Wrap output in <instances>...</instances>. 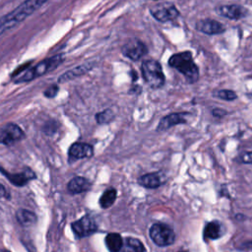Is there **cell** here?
<instances>
[{
    "instance_id": "1",
    "label": "cell",
    "mask_w": 252,
    "mask_h": 252,
    "mask_svg": "<svg viewBox=\"0 0 252 252\" xmlns=\"http://www.w3.org/2000/svg\"><path fill=\"white\" fill-rule=\"evenodd\" d=\"M48 0H25L14 10L0 17V35L15 28L38 10Z\"/></svg>"
},
{
    "instance_id": "2",
    "label": "cell",
    "mask_w": 252,
    "mask_h": 252,
    "mask_svg": "<svg viewBox=\"0 0 252 252\" xmlns=\"http://www.w3.org/2000/svg\"><path fill=\"white\" fill-rule=\"evenodd\" d=\"M64 59H65L64 54H56L54 56L45 58L39 61L34 66L29 67L24 72L13 77V81L16 84L31 82L42 75H45L55 70L57 67H59L63 63Z\"/></svg>"
},
{
    "instance_id": "3",
    "label": "cell",
    "mask_w": 252,
    "mask_h": 252,
    "mask_svg": "<svg viewBox=\"0 0 252 252\" xmlns=\"http://www.w3.org/2000/svg\"><path fill=\"white\" fill-rule=\"evenodd\" d=\"M168 65L180 72L189 84H194L199 79V68L195 64L190 51L175 53L168 59Z\"/></svg>"
},
{
    "instance_id": "4",
    "label": "cell",
    "mask_w": 252,
    "mask_h": 252,
    "mask_svg": "<svg viewBox=\"0 0 252 252\" xmlns=\"http://www.w3.org/2000/svg\"><path fill=\"white\" fill-rule=\"evenodd\" d=\"M142 76L152 89H159L164 85L165 77L161 65L154 59L145 60L141 65Z\"/></svg>"
},
{
    "instance_id": "5",
    "label": "cell",
    "mask_w": 252,
    "mask_h": 252,
    "mask_svg": "<svg viewBox=\"0 0 252 252\" xmlns=\"http://www.w3.org/2000/svg\"><path fill=\"white\" fill-rule=\"evenodd\" d=\"M149 235L153 242L159 247L169 246L175 241V232L164 223H154L150 227Z\"/></svg>"
},
{
    "instance_id": "6",
    "label": "cell",
    "mask_w": 252,
    "mask_h": 252,
    "mask_svg": "<svg viewBox=\"0 0 252 252\" xmlns=\"http://www.w3.org/2000/svg\"><path fill=\"white\" fill-rule=\"evenodd\" d=\"M151 15L158 22L165 23L176 19L179 15L177 8L169 2H161L150 8Z\"/></svg>"
},
{
    "instance_id": "7",
    "label": "cell",
    "mask_w": 252,
    "mask_h": 252,
    "mask_svg": "<svg viewBox=\"0 0 252 252\" xmlns=\"http://www.w3.org/2000/svg\"><path fill=\"white\" fill-rule=\"evenodd\" d=\"M121 52L125 57L133 61H138L148 53V48L140 39L131 38L123 44L121 47Z\"/></svg>"
},
{
    "instance_id": "8",
    "label": "cell",
    "mask_w": 252,
    "mask_h": 252,
    "mask_svg": "<svg viewBox=\"0 0 252 252\" xmlns=\"http://www.w3.org/2000/svg\"><path fill=\"white\" fill-rule=\"evenodd\" d=\"M25 138L24 131L14 123H7L0 127V144L10 146Z\"/></svg>"
},
{
    "instance_id": "9",
    "label": "cell",
    "mask_w": 252,
    "mask_h": 252,
    "mask_svg": "<svg viewBox=\"0 0 252 252\" xmlns=\"http://www.w3.org/2000/svg\"><path fill=\"white\" fill-rule=\"evenodd\" d=\"M71 226H72V230H73L74 234L78 238L89 236V235L94 233L95 230L97 229V226H96L94 220L89 216H85V217L81 218L80 220L72 222Z\"/></svg>"
},
{
    "instance_id": "10",
    "label": "cell",
    "mask_w": 252,
    "mask_h": 252,
    "mask_svg": "<svg viewBox=\"0 0 252 252\" xmlns=\"http://www.w3.org/2000/svg\"><path fill=\"white\" fill-rule=\"evenodd\" d=\"M187 115L186 112H174L170 113L166 116H163L157 127L158 131H165L169 129L172 126L178 125V124H185L187 123Z\"/></svg>"
},
{
    "instance_id": "11",
    "label": "cell",
    "mask_w": 252,
    "mask_h": 252,
    "mask_svg": "<svg viewBox=\"0 0 252 252\" xmlns=\"http://www.w3.org/2000/svg\"><path fill=\"white\" fill-rule=\"evenodd\" d=\"M216 12L224 18L230 19V20H238L241 19L243 17H245L247 11L244 7L240 6V5H235V4H231V5H221L219 6L216 9Z\"/></svg>"
},
{
    "instance_id": "12",
    "label": "cell",
    "mask_w": 252,
    "mask_h": 252,
    "mask_svg": "<svg viewBox=\"0 0 252 252\" xmlns=\"http://www.w3.org/2000/svg\"><path fill=\"white\" fill-rule=\"evenodd\" d=\"M196 30L206 34H219V33H222L225 28L216 20L204 19L197 22Z\"/></svg>"
},
{
    "instance_id": "13",
    "label": "cell",
    "mask_w": 252,
    "mask_h": 252,
    "mask_svg": "<svg viewBox=\"0 0 252 252\" xmlns=\"http://www.w3.org/2000/svg\"><path fill=\"white\" fill-rule=\"evenodd\" d=\"M93 146L87 143H74L69 149V159L76 160L80 158H86L93 156Z\"/></svg>"
},
{
    "instance_id": "14",
    "label": "cell",
    "mask_w": 252,
    "mask_h": 252,
    "mask_svg": "<svg viewBox=\"0 0 252 252\" xmlns=\"http://www.w3.org/2000/svg\"><path fill=\"white\" fill-rule=\"evenodd\" d=\"M0 171L2 172L3 175H5V177L14 185L16 186H24L26 185L31 179L35 178V174L30 169H26L24 172L21 173H10L6 170H4L3 168L0 167Z\"/></svg>"
},
{
    "instance_id": "15",
    "label": "cell",
    "mask_w": 252,
    "mask_h": 252,
    "mask_svg": "<svg viewBox=\"0 0 252 252\" xmlns=\"http://www.w3.org/2000/svg\"><path fill=\"white\" fill-rule=\"evenodd\" d=\"M94 64L92 62L89 63H84L79 66H76L75 68L63 73L59 78H58V83H65L67 81L73 80L77 77H81L85 74H87L89 71H91L94 68Z\"/></svg>"
},
{
    "instance_id": "16",
    "label": "cell",
    "mask_w": 252,
    "mask_h": 252,
    "mask_svg": "<svg viewBox=\"0 0 252 252\" xmlns=\"http://www.w3.org/2000/svg\"><path fill=\"white\" fill-rule=\"evenodd\" d=\"M223 225L219 220H211L205 226L203 230L204 240H216L222 236Z\"/></svg>"
},
{
    "instance_id": "17",
    "label": "cell",
    "mask_w": 252,
    "mask_h": 252,
    "mask_svg": "<svg viewBox=\"0 0 252 252\" xmlns=\"http://www.w3.org/2000/svg\"><path fill=\"white\" fill-rule=\"evenodd\" d=\"M138 183L145 188L155 189L163 183V179L160 172H151L142 175L138 179Z\"/></svg>"
},
{
    "instance_id": "18",
    "label": "cell",
    "mask_w": 252,
    "mask_h": 252,
    "mask_svg": "<svg viewBox=\"0 0 252 252\" xmlns=\"http://www.w3.org/2000/svg\"><path fill=\"white\" fill-rule=\"evenodd\" d=\"M67 188H68L69 192H71L73 194H80L82 192L88 191L91 188V183L85 177L76 176L69 181Z\"/></svg>"
},
{
    "instance_id": "19",
    "label": "cell",
    "mask_w": 252,
    "mask_h": 252,
    "mask_svg": "<svg viewBox=\"0 0 252 252\" xmlns=\"http://www.w3.org/2000/svg\"><path fill=\"white\" fill-rule=\"evenodd\" d=\"M105 244L109 252H120L123 246V239L118 233H108L105 237Z\"/></svg>"
},
{
    "instance_id": "20",
    "label": "cell",
    "mask_w": 252,
    "mask_h": 252,
    "mask_svg": "<svg viewBox=\"0 0 252 252\" xmlns=\"http://www.w3.org/2000/svg\"><path fill=\"white\" fill-rule=\"evenodd\" d=\"M16 217H17L18 221L23 225H31V224L34 223L36 220V216L33 213L24 210V209L18 210Z\"/></svg>"
},
{
    "instance_id": "21",
    "label": "cell",
    "mask_w": 252,
    "mask_h": 252,
    "mask_svg": "<svg viewBox=\"0 0 252 252\" xmlns=\"http://www.w3.org/2000/svg\"><path fill=\"white\" fill-rule=\"evenodd\" d=\"M116 200V190L115 189H108L103 192L99 199V205L103 209H107L113 205Z\"/></svg>"
},
{
    "instance_id": "22",
    "label": "cell",
    "mask_w": 252,
    "mask_h": 252,
    "mask_svg": "<svg viewBox=\"0 0 252 252\" xmlns=\"http://www.w3.org/2000/svg\"><path fill=\"white\" fill-rule=\"evenodd\" d=\"M126 248L129 252H147L144 244L137 238H126Z\"/></svg>"
},
{
    "instance_id": "23",
    "label": "cell",
    "mask_w": 252,
    "mask_h": 252,
    "mask_svg": "<svg viewBox=\"0 0 252 252\" xmlns=\"http://www.w3.org/2000/svg\"><path fill=\"white\" fill-rule=\"evenodd\" d=\"M214 96L223 99V100L230 101V100H234L237 97V94L231 90H220L214 94Z\"/></svg>"
},
{
    "instance_id": "24",
    "label": "cell",
    "mask_w": 252,
    "mask_h": 252,
    "mask_svg": "<svg viewBox=\"0 0 252 252\" xmlns=\"http://www.w3.org/2000/svg\"><path fill=\"white\" fill-rule=\"evenodd\" d=\"M113 117H114V114L111 109H104L103 111H100V112L96 113V115H95L96 121L100 124L108 123L109 121H111L113 119Z\"/></svg>"
},
{
    "instance_id": "25",
    "label": "cell",
    "mask_w": 252,
    "mask_h": 252,
    "mask_svg": "<svg viewBox=\"0 0 252 252\" xmlns=\"http://www.w3.org/2000/svg\"><path fill=\"white\" fill-rule=\"evenodd\" d=\"M58 91H59L58 86H57V85H52V86L48 87V88L44 91L43 94H44V95H45L46 97L51 98V97H54V96L57 94Z\"/></svg>"
},
{
    "instance_id": "26",
    "label": "cell",
    "mask_w": 252,
    "mask_h": 252,
    "mask_svg": "<svg viewBox=\"0 0 252 252\" xmlns=\"http://www.w3.org/2000/svg\"><path fill=\"white\" fill-rule=\"evenodd\" d=\"M239 160L243 163H252V151L242 153L239 157Z\"/></svg>"
},
{
    "instance_id": "27",
    "label": "cell",
    "mask_w": 252,
    "mask_h": 252,
    "mask_svg": "<svg viewBox=\"0 0 252 252\" xmlns=\"http://www.w3.org/2000/svg\"><path fill=\"white\" fill-rule=\"evenodd\" d=\"M212 113H213V115H215L217 117H221L226 114V111H224L223 109H220V108H215L212 110Z\"/></svg>"
},
{
    "instance_id": "28",
    "label": "cell",
    "mask_w": 252,
    "mask_h": 252,
    "mask_svg": "<svg viewBox=\"0 0 252 252\" xmlns=\"http://www.w3.org/2000/svg\"><path fill=\"white\" fill-rule=\"evenodd\" d=\"M6 194H7V192H6L5 187H4L2 184H0V198L5 197V196H6Z\"/></svg>"
},
{
    "instance_id": "29",
    "label": "cell",
    "mask_w": 252,
    "mask_h": 252,
    "mask_svg": "<svg viewBox=\"0 0 252 252\" xmlns=\"http://www.w3.org/2000/svg\"><path fill=\"white\" fill-rule=\"evenodd\" d=\"M243 247L245 249H252V240H249V241L243 243Z\"/></svg>"
},
{
    "instance_id": "30",
    "label": "cell",
    "mask_w": 252,
    "mask_h": 252,
    "mask_svg": "<svg viewBox=\"0 0 252 252\" xmlns=\"http://www.w3.org/2000/svg\"><path fill=\"white\" fill-rule=\"evenodd\" d=\"M0 252H10L9 250H7V249H3V248H1L0 249Z\"/></svg>"
},
{
    "instance_id": "31",
    "label": "cell",
    "mask_w": 252,
    "mask_h": 252,
    "mask_svg": "<svg viewBox=\"0 0 252 252\" xmlns=\"http://www.w3.org/2000/svg\"><path fill=\"white\" fill-rule=\"evenodd\" d=\"M178 252H186V251H178Z\"/></svg>"
}]
</instances>
